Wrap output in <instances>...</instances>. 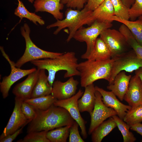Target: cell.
Listing matches in <instances>:
<instances>
[{
  "instance_id": "obj_1",
  "label": "cell",
  "mask_w": 142,
  "mask_h": 142,
  "mask_svg": "<svg viewBox=\"0 0 142 142\" xmlns=\"http://www.w3.org/2000/svg\"><path fill=\"white\" fill-rule=\"evenodd\" d=\"M36 110V116L30 122L27 128V133L48 131L59 127L71 125L74 121L66 109L54 104L45 110Z\"/></svg>"
},
{
  "instance_id": "obj_2",
  "label": "cell",
  "mask_w": 142,
  "mask_h": 142,
  "mask_svg": "<svg viewBox=\"0 0 142 142\" xmlns=\"http://www.w3.org/2000/svg\"><path fill=\"white\" fill-rule=\"evenodd\" d=\"M78 59L75 53L69 52L63 53L59 56L53 58H45L32 60L31 63L37 69L47 70L49 83L52 87L55 76L57 72L61 70L66 71L64 78L74 76H80L78 69Z\"/></svg>"
},
{
  "instance_id": "obj_3",
  "label": "cell",
  "mask_w": 142,
  "mask_h": 142,
  "mask_svg": "<svg viewBox=\"0 0 142 142\" xmlns=\"http://www.w3.org/2000/svg\"><path fill=\"white\" fill-rule=\"evenodd\" d=\"M92 13V11L84 8L81 10L68 8L65 11L64 19L57 20L55 22L48 26L47 28L49 29L57 27L53 33L55 35L57 34L63 29L68 28L69 35L66 41L69 42L79 29L84 25L90 26L95 21Z\"/></svg>"
},
{
  "instance_id": "obj_4",
  "label": "cell",
  "mask_w": 142,
  "mask_h": 142,
  "mask_svg": "<svg viewBox=\"0 0 142 142\" xmlns=\"http://www.w3.org/2000/svg\"><path fill=\"white\" fill-rule=\"evenodd\" d=\"M114 60L113 58L100 61L87 60L78 63L77 68L80 73L81 86L85 87L102 79L109 83Z\"/></svg>"
},
{
  "instance_id": "obj_5",
  "label": "cell",
  "mask_w": 142,
  "mask_h": 142,
  "mask_svg": "<svg viewBox=\"0 0 142 142\" xmlns=\"http://www.w3.org/2000/svg\"><path fill=\"white\" fill-rule=\"evenodd\" d=\"M21 33L24 38L26 49L22 56L15 63L16 67L20 68L29 62L42 59L53 58L58 57L63 53L45 51L37 46L32 40L30 37V29L26 23L21 27Z\"/></svg>"
},
{
  "instance_id": "obj_6",
  "label": "cell",
  "mask_w": 142,
  "mask_h": 142,
  "mask_svg": "<svg viewBox=\"0 0 142 142\" xmlns=\"http://www.w3.org/2000/svg\"><path fill=\"white\" fill-rule=\"evenodd\" d=\"M111 23L95 20L90 26L82 27L77 31L73 38L79 42H84L87 45L86 50L81 56L82 59H88L93 50L98 37L104 31L112 26Z\"/></svg>"
},
{
  "instance_id": "obj_7",
  "label": "cell",
  "mask_w": 142,
  "mask_h": 142,
  "mask_svg": "<svg viewBox=\"0 0 142 142\" xmlns=\"http://www.w3.org/2000/svg\"><path fill=\"white\" fill-rule=\"evenodd\" d=\"M114 59L109 84H111L116 75L122 71L132 73L142 67V59L134 51L124 53L112 58Z\"/></svg>"
},
{
  "instance_id": "obj_8",
  "label": "cell",
  "mask_w": 142,
  "mask_h": 142,
  "mask_svg": "<svg viewBox=\"0 0 142 142\" xmlns=\"http://www.w3.org/2000/svg\"><path fill=\"white\" fill-rule=\"evenodd\" d=\"M0 50L2 55L8 61L11 66V72L9 75L3 78L0 83V89L3 98H6L8 96L9 92L12 85L16 82L36 71L35 68L28 69H23L16 67L15 63L12 61L5 53L3 47L0 46Z\"/></svg>"
},
{
  "instance_id": "obj_9",
  "label": "cell",
  "mask_w": 142,
  "mask_h": 142,
  "mask_svg": "<svg viewBox=\"0 0 142 142\" xmlns=\"http://www.w3.org/2000/svg\"><path fill=\"white\" fill-rule=\"evenodd\" d=\"M83 93L80 89L71 97L64 100H57L53 104L63 108L68 111L73 118L78 124L81 129V135L85 139L88 136L85 125L87 121L82 117L78 104V100L82 97Z\"/></svg>"
},
{
  "instance_id": "obj_10",
  "label": "cell",
  "mask_w": 142,
  "mask_h": 142,
  "mask_svg": "<svg viewBox=\"0 0 142 142\" xmlns=\"http://www.w3.org/2000/svg\"><path fill=\"white\" fill-rule=\"evenodd\" d=\"M95 102L93 111L90 115V123L88 134H91L93 131L101 123L108 118L117 115L116 111L113 108L106 106L102 99L100 93L96 90Z\"/></svg>"
},
{
  "instance_id": "obj_11",
  "label": "cell",
  "mask_w": 142,
  "mask_h": 142,
  "mask_svg": "<svg viewBox=\"0 0 142 142\" xmlns=\"http://www.w3.org/2000/svg\"><path fill=\"white\" fill-rule=\"evenodd\" d=\"M100 36L110 51L111 58L124 53L125 46L127 43L119 31L108 28L103 32Z\"/></svg>"
},
{
  "instance_id": "obj_12",
  "label": "cell",
  "mask_w": 142,
  "mask_h": 142,
  "mask_svg": "<svg viewBox=\"0 0 142 142\" xmlns=\"http://www.w3.org/2000/svg\"><path fill=\"white\" fill-rule=\"evenodd\" d=\"M23 101L21 99L15 97L13 111L7 125L0 136V139L15 132L31 122L26 118L21 111V106Z\"/></svg>"
},
{
  "instance_id": "obj_13",
  "label": "cell",
  "mask_w": 142,
  "mask_h": 142,
  "mask_svg": "<svg viewBox=\"0 0 142 142\" xmlns=\"http://www.w3.org/2000/svg\"><path fill=\"white\" fill-rule=\"evenodd\" d=\"M79 83L73 77L64 82L59 80L54 81L52 86L51 94L57 100L70 98L76 94Z\"/></svg>"
},
{
  "instance_id": "obj_14",
  "label": "cell",
  "mask_w": 142,
  "mask_h": 142,
  "mask_svg": "<svg viewBox=\"0 0 142 142\" xmlns=\"http://www.w3.org/2000/svg\"><path fill=\"white\" fill-rule=\"evenodd\" d=\"M40 69L37 70L28 75L23 81L14 87L12 92L15 97L24 101L31 98L32 94L38 78Z\"/></svg>"
},
{
  "instance_id": "obj_15",
  "label": "cell",
  "mask_w": 142,
  "mask_h": 142,
  "mask_svg": "<svg viewBox=\"0 0 142 142\" xmlns=\"http://www.w3.org/2000/svg\"><path fill=\"white\" fill-rule=\"evenodd\" d=\"M123 99L132 108L142 105V83L137 75L131 77Z\"/></svg>"
},
{
  "instance_id": "obj_16",
  "label": "cell",
  "mask_w": 142,
  "mask_h": 142,
  "mask_svg": "<svg viewBox=\"0 0 142 142\" xmlns=\"http://www.w3.org/2000/svg\"><path fill=\"white\" fill-rule=\"evenodd\" d=\"M95 90L101 94L104 104L106 106L113 109L117 112L119 117L123 120L127 112L131 109V106L121 102L111 91H106L97 86H95Z\"/></svg>"
},
{
  "instance_id": "obj_17",
  "label": "cell",
  "mask_w": 142,
  "mask_h": 142,
  "mask_svg": "<svg viewBox=\"0 0 142 142\" xmlns=\"http://www.w3.org/2000/svg\"><path fill=\"white\" fill-rule=\"evenodd\" d=\"M61 0H35L33 4L35 12H43L52 14L57 20L63 19V14L61 12L64 7Z\"/></svg>"
},
{
  "instance_id": "obj_18",
  "label": "cell",
  "mask_w": 142,
  "mask_h": 142,
  "mask_svg": "<svg viewBox=\"0 0 142 142\" xmlns=\"http://www.w3.org/2000/svg\"><path fill=\"white\" fill-rule=\"evenodd\" d=\"M131 77L122 71L115 77L113 83L107 87V88L112 92L120 100L122 101L128 88Z\"/></svg>"
},
{
  "instance_id": "obj_19",
  "label": "cell",
  "mask_w": 142,
  "mask_h": 142,
  "mask_svg": "<svg viewBox=\"0 0 142 142\" xmlns=\"http://www.w3.org/2000/svg\"><path fill=\"white\" fill-rule=\"evenodd\" d=\"M84 88L83 95L78 101V107L80 112L87 111L90 115L94 106L96 90L93 83Z\"/></svg>"
},
{
  "instance_id": "obj_20",
  "label": "cell",
  "mask_w": 142,
  "mask_h": 142,
  "mask_svg": "<svg viewBox=\"0 0 142 142\" xmlns=\"http://www.w3.org/2000/svg\"><path fill=\"white\" fill-rule=\"evenodd\" d=\"M45 69H40L38 78L33 90L31 98L48 95L51 94L52 87L46 74Z\"/></svg>"
},
{
  "instance_id": "obj_21",
  "label": "cell",
  "mask_w": 142,
  "mask_h": 142,
  "mask_svg": "<svg viewBox=\"0 0 142 142\" xmlns=\"http://www.w3.org/2000/svg\"><path fill=\"white\" fill-rule=\"evenodd\" d=\"M92 17L95 21L112 22L114 16L113 7L110 0H105L97 8L92 11Z\"/></svg>"
},
{
  "instance_id": "obj_22",
  "label": "cell",
  "mask_w": 142,
  "mask_h": 142,
  "mask_svg": "<svg viewBox=\"0 0 142 142\" xmlns=\"http://www.w3.org/2000/svg\"><path fill=\"white\" fill-rule=\"evenodd\" d=\"M117 126L113 118L110 117L99 125L91 134V139L93 142H101L103 138Z\"/></svg>"
},
{
  "instance_id": "obj_23",
  "label": "cell",
  "mask_w": 142,
  "mask_h": 142,
  "mask_svg": "<svg viewBox=\"0 0 142 142\" xmlns=\"http://www.w3.org/2000/svg\"><path fill=\"white\" fill-rule=\"evenodd\" d=\"M111 58V53L106 44L100 38H98L93 50L87 60L100 61Z\"/></svg>"
},
{
  "instance_id": "obj_24",
  "label": "cell",
  "mask_w": 142,
  "mask_h": 142,
  "mask_svg": "<svg viewBox=\"0 0 142 142\" xmlns=\"http://www.w3.org/2000/svg\"><path fill=\"white\" fill-rule=\"evenodd\" d=\"M57 99L51 94L34 98H31L24 101L33 106L35 109L45 110L53 105Z\"/></svg>"
},
{
  "instance_id": "obj_25",
  "label": "cell",
  "mask_w": 142,
  "mask_h": 142,
  "mask_svg": "<svg viewBox=\"0 0 142 142\" xmlns=\"http://www.w3.org/2000/svg\"><path fill=\"white\" fill-rule=\"evenodd\" d=\"M18 6L15 10L14 14L18 17L21 20L23 18L27 19L32 22L35 24L37 25V23L40 25H43L45 24L44 21L41 17L35 13L31 12L26 8L23 3L20 0H18Z\"/></svg>"
},
{
  "instance_id": "obj_26",
  "label": "cell",
  "mask_w": 142,
  "mask_h": 142,
  "mask_svg": "<svg viewBox=\"0 0 142 142\" xmlns=\"http://www.w3.org/2000/svg\"><path fill=\"white\" fill-rule=\"evenodd\" d=\"M71 125L60 127L48 131L46 135L47 139L50 142H67Z\"/></svg>"
},
{
  "instance_id": "obj_27",
  "label": "cell",
  "mask_w": 142,
  "mask_h": 142,
  "mask_svg": "<svg viewBox=\"0 0 142 142\" xmlns=\"http://www.w3.org/2000/svg\"><path fill=\"white\" fill-rule=\"evenodd\" d=\"M123 136L124 142H134L136 140L133 133L129 131L130 126L116 115L112 117Z\"/></svg>"
},
{
  "instance_id": "obj_28",
  "label": "cell",
  "mask_w": 142,
  "mask_h": 142,
  "mask_svg": "<svg viewBox=\"0 0 142 142\" xmlns=\"http://www.w3.org/2000/svg\"><path fill=\"white\" fill-rule=\"evenodd\" d=\"M123 24L130 30L138 43L142 46V20L135 21L125 20Z\"/></svg>"
},
{
  "instance_id": "obj_29",
  "label": "cell",
  "mask_w": 142,
  "mask_h": 142,
  "mask_svg": "<svg viewBox=\"0 0 142 142\" xmlns=\"http://www.w3.org/2000/svg\"><path fill=\"white\" fill-rule=\"evenodd\" d=\"M123 120L130 125L141 123L142 121V105L129 110Z\"/></svg>"
},
{
  "instance_id": "obj_30",
  "label": "cell",
  "mask_w": 142,
  "mask_h": 142,
  "mask_svg": "<svg viewBox=\"0 0 142 142\" xmlns=\"http://www.w3.org/2000/svg\"><path fill=\"white\" fill-rule=\"evenodd\" d=\"M112 4L115 16L123 19L129 20L130 19V8L125 6L120 0H110Z\"/></svg>"
},
{
  "instance_id": "obj_31",
  "label": "cell",
  "mask_w": 142,
  "mask_h": 142,
  "mask_svg": "<svg viewBox=\"0 0 142 142\" xmlns=\"http://www.w3.org/2000/svg\"><path fill=\"white\" fill-rule=\"evenodd\" d=\"M48 131H42L28 133L23 139L17 140V142H50L47 137Z\"/></svg>"
},
{
  "instance_id": "obj_32",
  "label": "cell",
  "mask_w": 142,
  "mask_h": 142,
  "mask_svg": "<svg viewBox=\"0 0 142 142\" xmlns=\"http://www.w3.org/2000/svg\"><path fill=\"white\" fill-rule=\"evenodd\" d=\"M123 35L127 43L138 57L142 59V46L136 40L130 31L129 29L125 30L123 32Z\"/></svg>"
},
{
  "instance_id": "obj_33",
  "label": "cell",
  "mask_w": 142,
  "mask_h": 142,
  "mask_svg": "<svg viewBox=\"0 0 142 142\" xmlns=\"http://www.w3.org/2000/svg\"><path fill=\"white\" fill-rule=\"evenodd\" d=\"M21 109L26 118L31 121L36 118L37 114L36 109L24 101L22 103Z\"/></svg>"
},
{
  "instance_id": "obj_34",
  "label": "cell",
  "mask_w": 142,
  "mask_h": 142,
  "mask_svg": "<svg viewBox=\"0 0 142 142\" xmlns=\"http://www.w3.org/2000/svg\"><path fill=\"white\" fill-rule=\"evenodd\" d=\"M78 124L74 120L69 129V142H84L80 136L78 130Z\"/></svg>"
},
{
  "instance_id": "obj_35",
  "label": "cell",
  "mask_w": 142,
  "mask_h": 142,
  "mask_svg": "<svg viewBox=\"0 0 142 142\" xmlns=\"http://www.w3.org/2000/svg\"><path fill=\"white\" fill-rule=\"evenodd\" d=\"M129 11L130 19L132 20L142 16V0H135Z\"/></svg>"
},
{
  "instance_id": "obj_36",
  "label": "cell",
  "mask_w": 142,
  "mask_h": 142,
  "mask_svg": "<svg viewBox=\"0 0 142 142\" xmlns=\"http://www.w3.org/2000/svg\"><path fill=\"white\" fill-rule=\"evenodd\" d=\"M88 0H61V3L68 8L81 10L84 8Z\"/></svg>"
},
{
  "instance_id": "obj_37",
  "label": "cell",
  "mask_w": 142,
  "mask_h": 142,
  "mask_svg": "<svg viewBox=\"0 0 142 142\" xmlns=\"http://www.w3.org/2000/svg\"><path fill=\"white\" fill-rule=\"evenodd\" d=\"M105 0H88L84 8L93 11L100 6Z\"/></svg>"
},
{
  "instance_id": "obj_38",
  "label": "cell",
  "mask_w": 142,
  "mask_h": 142,
  "mask_svg": "<svg viewBox=\"0 0 142 142\" xmlns=\"http://www.w3.org/2000/svg\"><path fill=\"white\" fill-rule=\"evenodd\" d=\"M24 126L18 129L15 132L8 135L2 139H0V142H12L22 132Z\"/></svg>"
},
{
  "instance_id": "obj_39",
  "label": "cell",
  "mask_w": 142,
  "mask_h": 142,
  "mask_svg": "<svg viewBox=\"0 0 142 142\" xmlns=\"http://www.w3.org/2000/svg\"><path fill=\"white\" fill-rule=\"evenodd\" d=\"M130 126L131 130L136 131L142 136V124L139 123ZM141 141L142 142V139Z\"/></svg>"
},
{
  "instance_id": "obj_40",
  "label": "cell",
  "mask_w": 142,
  "mask_h": 142,
  "mask_svg": "<svg viewBox=\"0 0 142 142\" xmlns=\"http://www.w3.org/2000/svg\"><path fill=\"white\" fill-rule=\"evenodd\" d=\"M120 0L125 6L129 8H131L135 2V0Z\"/></svg>"
},
{
  "instance_id": "obj_41",
  "label": "cell",
  "mask_w": 142,
  "mask_h": 142,
  "mask_svg": "<svg viewBox=\"0 0 142 142\" xmlns=\"http://www.w3.org/2000/svg\"><path fill=\"white\" fill-rule=\"evenodd\" d=\"M135 74L139 77L142 83V67L135 70Z\"/></svg>"
},
{
  "instance_id": "obj_42",
  "label": "cell",
  "mask_w": 142,
  "mask_h": 142,
  "mask_svg": "<svg viewBox=\"0 0 142 142\" xmlns=\"http://www.w3.org/2000/svg\"><path fill=\"white\" fill-rule=\"evenodd\" d=\"M29 2L31 3H33L34 1V0H28Z\"/></svg>"
},
{
  "instance_id": "obj_43",
  "label": "cell",
  "mask_w": 142,
  "mask_h": 142,
  "mask_svg": "<svg viewBox=\"0 0 142 142\" xmlns=\"http://www.w3.org/2000/svg\"><path fill=\"white\" fill-rule=\"evenodd\" d=\"M138 19H141L142 20V16L139 17L138 18Z\"/></svg>"
}]
</instances>
